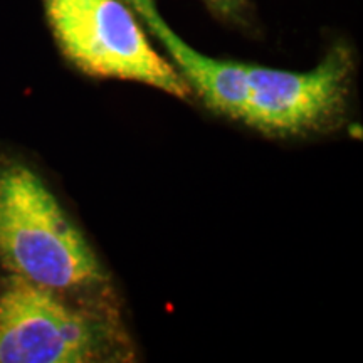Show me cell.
<instances>
[{
	"label": "cell",
	"mask_w": 363,
	"mask_h": 363,
	"mask_svg": "<svg viewBox=\"0 0 363 363\" xmlns=\"http://www.w3.org/2000/svg\"><path fill=\"white\" fill-rule=\"evenodd\" d=\"M59 51L91 78L133 81L189 99L179 69L150 43L125 0H40Z\"/></svg>",
	"instance_id": "cell-3"
},
{
	"label": "cell",
	"mask_w": 363,
	"mask_h": 363,
	"mask_svg": "<svg viewBox=\"0 0 363 363\" xmlns=\"http://www.w3.org/2000/svg\"><path fill=\"white\" fill-rule=\"evenodd\" d=\"M145 29L163 45L192 93L217 115L244 125L254 65L208 57L182 40L163 21L155 0H125Z\"/></svg>",
	"instance_id": "cell-5"
},
{
	"label": "cell",
	"mask_w": 363,
	"mask_h": 363,
	"mask_svg": "<svg viewBox=\"0 0 363 363\" xmlns=\"http://www.w3.org/2000/svg\"><path fill=\"white\" fill-rule=\"evenodd\" d=\"M0 262L52 291L108 293L106 271L44 180L19 162L0 167Z\"/></svg>",
	"instance_id": "cell-2"
},
{
	"label": "cell",
	"mask_w": 363,
	"mask_h": 363,
	"mask_svg": "<svg viewBox=\"0 0 363 363\" xmlns=\"http://www.w3.org/2000/svg\"><path fill=\"white\" fill-rule=\"evenodd\" d=\"M202 2L216 16H219L225 21L239 22L246 19V12L249 7L247 0H202Z\"/></svg>",
	"instance_id": "cell-6"
},
{
	"label": "cell",
	"mask_w": 363,
	"mask_h": 363,
	"mask_svg": "<svg viewBox=\"0 0 363 363\" xmlns=\"http://www.w3.org/2000/svg\"><path fill=\"white\" fill-rule=\"evenodd\" d=\"M355 56L345 43L331 45L306 72L254 67L244 125L276 138L325 133L347 113Z\"/></svg>",
	"instance_id": "cell-4"
},
{
	"label": "cell",
	"mask_w": 363,
	"mask_h": 363,
	"mask_svg": "<svg viewBox=\"0 0 363 363\" xmlns=\"http://www.w3.org/2000/svg\"><path fill=\"white\" fill-rule=\"evenodd\" d=\"M66 294L11 274L0 288V363L130 362L113 299Z\"/></svg>",
	"instance_id": "cell-1"
}]
</instances>
